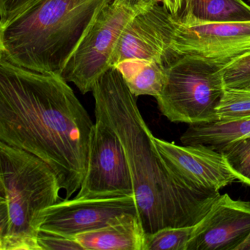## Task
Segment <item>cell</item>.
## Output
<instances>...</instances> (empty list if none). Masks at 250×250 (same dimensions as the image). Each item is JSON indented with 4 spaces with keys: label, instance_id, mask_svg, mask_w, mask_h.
Here are the masks:
<instances>
[{
    "label": "cell",
    "instance_id": "30bf717a",
    "mask_svg": "<svg viewBox=\"0 0 250 250\" xmlns=\"http://www.w3.org/2000/svg\"><path fill=\"white\" fill-rule=\"evenodd\" d=\"M178 17L159 3L134 16L121 34L112 67L128 60H146L166 65L175 58L171 51Z\"/></svg>",
    "mask_w": 250,
    "mask_h": 250
},
{
    "label": "cell",
    "instance_id": "ba28073f",
    "mask_svg": "<svg viewBox=\"0 0 250 250\" xmlns=\"http://www.w3.org/2000/svg\"><path fill=\"white\" fill-rule=\"evenodd\" d=\"M171 51L226 66L250 53V21L185 25L177 19Z\"/></svg>",
    "mask_w": 250,
    "mask_h": 250
},
{
    "label": "cell",
    "instance_id": "8992f818",
    "mask_svg": "<svg viewBox=\"0 0 250 250\" xmlns=\"http://www.w3.org/2000/svg\"><path fill=\"white\" fill-rule=\"evenodd\" d=\"M137 13L112 1L98 16L61 77L83 94L92 92L96 82L112 67V58L124 29Z\"/></svg>",
    "mask_w": 250,
    "mask_h": 250
},
{
    "label": "cell",
    "instance_id": "9a60e30c",
    "mask_svg": "<svg viewBox=\"0 0 250 250\" xmlns=\"http://www.w3.org/2000/svg\"><path fill=\"white\" fill-rule=\"evenodd\" d=\"M115 67L136 97L150 96L157 98L163 90L166 82V66L163 62L128 60Z\"/></svg>",
    "mask_w": 250,
    "mask_h": 250
},
{
    "label": "cell",
    "instance_id": "277c9868",
    "mask_svg": "<svg viewBox=\"0 0 250 250\" xmlns=\"http://www.w3.org/2000/svg\"><path fill=\"white\" fill-rule=\"evenodd\" d=\"M61 189L46 162L0 142V250H42L43 214Z\"/></svg>",
    "mask_w": 250,
    "mask_h": 250
},
{
    "label": "cell",
    "instance_id": "5bb4252c",
    "mask_svg": "<svg viewBox=\"0 0 250 250\" xmlns=\"http://www.w3.org/2000/svg\"><path fill=\"white\" fill-rule=\"evenodd\" d=\"M178 19L185 25L248 22L250 6L243 0H188Z\"/></svg>",
    "mask_w": 250,
    "mask_h": 250
},
{
    "label": "cell",
    "instance_id": "ac0fdd59",
    "mask_svg": "<svg viewBox=\"0 0 250 250\" xmlns=\"http://www.w3.org/2000/svg\"><path fill=\"white\" fill-rule=\"evenodd\" d=\"M195 228L196 224L191 226L171 227L146 235L145 250H187Z\"/></svg>",
    "mask_w": 250,
    "mask_h": 250
},
{
    "label": "cell",
    "instance_id": "6da1fadb",
    "mask_svg": "<svg viewBox=\"0 0 250 250\" xmlns=\"http://www.w3.org/2000/svg\"><path fill=\"white\" fill-rule=\"evenodd\" d=\"M94 124L62 77L0 57V142L46 162L65 200L80 190L85 177Z\"/></svg>",
    "mask_w": 250,
    "mask_h": 250
},
{
    "label": "cell",
    "instance_id": "7a4b0ae2",
    "mask_svg": "<svg viewBox=\"0 0 250 250\" xmlns=\"http://www.w3.org/2000/svg\"><path fill=\"white\" fill-rule=\"evenodd\" d=\"M95 112L118 134L126 154L140 222L146 235L200 222L220 195L193 188L165 162L142 116L137 97L115 67L93 87Z\"/></svg>",
    "mask_w": 250,
    "mask_h": 250
},
{
    "label": "cell",
    "instance_id": "7c38bea8",
    "mask_svg": "<svg viewBox=\"0 0 250 250\" xmlns=\"http://www.w3.org/2000/svg\"><path fill=\"white\" fill-rule=\"evenodd\" d=\"M250 234V202L221 194L196 224L187 250H238Z\"/></svg>",
    "mask_w": 250,
    "mask_h": 250
},
{
    "label": "cell",
    "instance_id": "2e32d148",
    "mask_svg": "<svg viewBox=\"0 0 250 250\" xmlns=\"http://www.w3.org/2000/svg\"><path fill=\"white\" fill-rule=\"evenodd\" d=\"M250 137V120L190 125L181 137L183 145L216 149L231 142Z\"/></svg>",
    "mask_w": 250,
    "mask_h": 250
},
{
    "label": "cell",
    "instance_id": "cb8c5ba5",
    "mask_svg": "<svg viewBox=\"0 0 250 250\" xmlns=\"http://www.w3.org/2000/svg\"><path fill=\"white\" fill-rule=\"evenodd\" d=\"M160 2L171 14L178 17L180 11L184 7L185 0H160Z\"/></svg>",
    "mask_w": 250,
    "mask_h": 250
},
{
    "label": "cell",
    "instance_id": "d4e9b609",
    "mask_svg": "<svg viewBox=\"0 0 250 250\" xmlns=\"http://www.w3.org/2000/svg\"><path fill=\"white\" fill-rule=\"evenodd\" d=\"M250 250V234L247 239L241 244V245L238 247V250Z\"/></svg>",
    "mask_w": 250,
    "mask_h": 250
},
{
    "label": "cell",
    "instance_id": "9c48e42d",
    "mask_svg": "<svg viewBox=\"0 0 250 250\" xmlns=\"http://www.w3.org/2000/svg\"><path fill=\"white\" fill-rule=\"evenodd\" d=\"M138 216L134 196L59 201L43 214L41 231L75 237Z\"/></svg>",
    "mask_w": 250,
    "mask_h": 250
},
{
    "label": "cell",
    "instance_id": "d6986e66",
    "mask_svg": "<svg viewBox=\"0 0 250 250\" xmlns=\"http://www.w3.org/2000/svg\"><path fill=\"white\" fill-rule=\"evenodd\" d=\"M215 150L223 153L238 181L250 187V137L231 142Z\"/></svg>",
    "mask_w": 250,
    "mask_h": 250
},
{
    "label": "cell",
    "instance_id": "484cf974",
    "mask_svg": "<svg viewBox=\"0 0 250 250\" xmlns=\"http://www.w3.org/2000/svg\"><path fill=\"white\" fill-rule=\"evenodd\" d=\"M187 1H188V0H185V4H186V2H187ZM185 4H184V5H185Z\"/></svg>",
    "mask_w": 250,
    "mask_h": 250
},
{
    "label": "cell",
    "instance_id": "5b68a950",
    "mask_svg": "<svg viewBox=\"0 0 250 250\" xmlns=\"http://www.w3.org/2000/svg\"><path fill=\"white\" fill-rule=\"evenodd\" d=\"M165 66V87L156 98L164 116L189 125L217 122L225 66L191 55L175 57Z\"/></svg>",
    "mask_w": 250,
    "mask_h": 250
},
{
    "label": "cell",
    "instance_id": "7402d4cb",
    "mask_svg": "<svg viewBox=\"0 0 250 250\" xmlns=\"http://www.w3.org/2000/svg\"><path fill=\"white\" fill-rule=\"evenodd\" d=\"M33 1L34 0H0V25L5 24Z\"/></svg>",
    "mask_w": 250,
    "mask_h": 250
},
{
    "label": "cell",
    "instance_id": "52a82bcc",
    "mask_svg": "<svg viewBox=\"0 0 250 250\" xmlns=\"http://www.w3.org/2000/svg\"><path fill=\"white\" fill-rule=\"evenodd\" d=\"M87 172L74 199L134 196L131 171L124 146L113 128L95 112Z\"/></svg>",
    "mask_w": 250,
    "mask_h": 250
},
{
    "label": "cell",
    "instance_id": "44dd1931",
    "mask_svg": "<svg viewBox=\"0 0 250 250\" xmlns=\"http://www.w3.org/2000/svg\"><path fill=\"white\" fill-rule=\"evenodd\" d=\"M39 244L42 250H83L75 237L64 236L43 231H41L39 234Z\"/></svg>",
    "mask_w": 250,
    "mask_h": 250
},
{
    "label": "cell",
    "instance_id": "e0dca14e",
    "mask_svg": "<svg viewBox=\"0 0 250 250\" xmlns=\"http://www.w3.org/2000/svg\"><path fill=\"white\" fill-rule=\"evenodd\" d=\"M216 114L217 122L250 120V90L225 88Z\"/></svg>",
    "mask_w": 250,
    "mask_h": 250
},
{
    "label": "cell",
    "instance_id": "603a6c76",
    "mask_svg": "<svg viewBox=\"0 0 250 250\" xmlns=\"http://www.w3.org/2000/svg\"><path fill=\"white\" fill-rule=\"evenodd\" d=\"M113 2L115 5L139 14L159 3L160 0H113Z\"/></svg>",
    "mask_w": 250,
    "mask_h": 250
},
{
    "label": "cell",
    "instance_id": "3957f363",
    "mask_svg": "<svg viewBox=\"0 0 250 250\" xmlns=\"http://www.w3.org/2000/svg\"><path fill=\"white\" fill-rule=\"evenodd\" d=\"M113 0H34L0 25V57L61 77L101 11Z\"/></svg>",
    "mask_w": 250,
    "mask_h": 250
},
{
    "label": "cell",
    "instance_id": "8fae6325",
    "mask_svg": "<svg viewBox=\"0 0 250 250\" xmlns=\"http://www.w3.org/2000/svg\"><path fill=\"white\" fill-rule=\"evenodd\" d=\"M153 141L170 169L193 188L219 194L224 187L238 181L223 153L213 147L178 146L155 136Z\"/></svg>",
    "mask_w": 250,
    "mask_h": 250
},
{
    "label": "cell",
    "instance_id": "4fadbf2b",
    "mask_svg": "<svg viewBox=\"0 0 250 250\" xmlns=\"http://www.w3.org/2000/svg\"><path fill=\"white\" fill-rule=\"evenodd\" d=\"M84 250H145L146 233L134 216L104 228L76 235Z\"/></svg>",
    "mask_w": 250,
    "mask_h": 250
},
{
    "label": "cell",
    "instance_id": "ffe728a7",
    "mask_svg": "<svg viewBox=\"0 0 250 250\" xmlns=\"http://www.w3.org/2000/svg\"><path fill=\"white\" fill-rule=\"evenodd\" d=\"M223 82L226 89L250 90V53L224 67Z\"/></svg>",
    "mask_w": 250,
    "mask_h": 250
}]
</instances>
